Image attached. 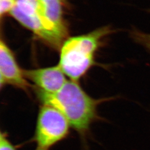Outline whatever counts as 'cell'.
Returning a JSON list of instances; mask_svg holds the SVG:
<instances>
[{
  "label": "cell",
  "instance_id": "1",
  "mask_svg": "<svg viewBox=\"0 0 150 150\" xmlns=\"http://www.w3.org/2000/svg\"><path fill=\"white\" fill-rule=\"evenodd\" d=\"M36 92L42 105L59 111L82 137L88 134L91 125L98 119L97 107L102 100L90 96L77 81H67L59 90L54 93L45 92L38 88Z\"/></svg>",
  "mask_w": 150,
  "mask_h": 150
},
{
  "label": "cell",
  "instance_id": "2",
  "mask_svg": "<svg viewBox=\"0 0 150 150\" xmlns=\"http://www.w3.org/2000/svg\"><path fill=\"white\" fill-rule=\"evenodd\" d=\"M108 31L102 28L88 34L71 38L61 49L59 66L71 80L77 81L93 64L100 40Z\"/></svg>",
  "mask_w": 150,
  "mask_h": 150
},
{
  "label": "cell",
  "instance_id": "3",
  "mask_svg": "<svg viewBox=\"0 0 150 150\" xmlns=\"http://www.w3.org/2000/svg\"><path fill=\"white\" fill-rule=\"evenodd\" d=\"M70 126L67 118L59 111L43 105L38 111L34 136L38 147L48 150L64 139L69 134Z\"/></svg>",
  "mask_w": 150,
  "mask_h": 150
},
{
  "label": "cell",
  "instance_id": "4",
  "mask_svg": "<svg viewBox=\"0 0 150 150\" xmlns=\"http://www.w3.org/2000/svg\"><path fill=\"white\" fill-rule=\"evenodd\" d=\"M38 0H15L11 15L23 26L32 31L46 42L57 47L54 38L45 26L38 11Z\"/></svg>",
  "mask_w": 150,
  "mask_h": 150
},
{
  "label": "cell",
  "instance_id": "5",
  "mask_svg": "<svg viewBox=\"0 0 150 150\" xmlns=\"http://www.w3.org/2000/svg\"><path fill=\"white\" fill-rule=\"evenodd\" d=\"M38 11L46 29L57 42L62 45L67 35L62 18L63 0H38Z\"/></svg>",
  "mask_w": 150,
  "mask_h": 150
},
{
  "label": "cell",
  "instance_id": "6",
  "mask_svg": "<svg viewBox=\"0 0 150 150\" xmlns=\"http://www.w3.org/2000/svg\"><path fill=\"white\" fill-rule=\"evenodd\" d=\"M0 74L1 87L7 84L27 91L31 87L13 52L2 40L0 42Z\"/></svg>",
  "mask_w": 150,
  "mask_h": 150
},
{
  "label": "cell",
  "instance_id": "7",
  "mask_svg": "<svg viewBox=\"0 0 150 150\" xmlns=\"http://www.w3.org/2000/svg\"><path fill=\"white\" fill-rule=\"evenodd\" d=\"M24 76L31 81L38 89L47 93L59 90L67 81L59 65L36 70H24Z\"/></svg>",
  "mask_w": 150,
  "mask_h": 150
},
{
  "label": "cell",
  "instance_id": "8",
  "mask_svg": "<svg viewBox=\"0 0 150 150\" xmlns=\"http://www.w3.org/2000/svg\"><path fill=\"white\" fill-rule=\"evenodd\" d=\"M132 35L134 41L146 48L150 53V33L134 30Z\"/></svg>",
  "mask_w": 150,
  "mask_h": 150
},
{
  "label": "cell",
  "instance_id": "9",
  "mask_svg": "<svg viewBox=\"0 0 150 150\" xmlns=\"http://www.w3.org/2000/svg\"><path fill=\"white\" fill-rule=\"evenodd\" d=\"M0 150H17L16 146L11 143L6 132L1 131Z\"/></svg>",
  "mask_w": 150,
  "mask_h": 150
},
{
  "label": "cell",
  "instance_id": "10",
  "mask_svg": "<svg viewBox=\"0 0 150 150\" xmlns=\"http://www.w3.org/2000/svg\"><path fill=\"white\" fill-rule=\"evenodd\" d=\"M15 1L0 0V13L2 16L7 12H10L15 5Z\"/></svg>",
  "mask_w": 150,
  "mask_h": 150
},
{
  "label": "cell",
  "instance_id": "11",
  "mask_svg": "<svg viewBox=\"0 0 150 150\" xmlns=\"http://www.w3.org/2000/svg\"><path fill=\"white\" fill-rule=\"evenodd\" d=\"M36 150H48L47 149H41V148H39V147H38L37 148V149Z\"/></svg>",
  "mask_w": 150,
  "mask_h": 150
},
{
  "label": "cell",
  "instance_id": "12",
  "mask_svg": "<svg viewBox=\"0 0 150 150\" xmlns=\"http://www.w3.org/2000/svg\"><path fill=\"white\" fill-rule=\"evenodd\" d=\"M12 1H15V0H12Z\"/></svg>",
  "mask_w": 150,
  "mask_h": 150
}]
</instances>
